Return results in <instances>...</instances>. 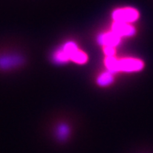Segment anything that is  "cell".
Segmentation results:
<instances>
[{
	"label": "cell",
	"mask_w": 153,
	"mask_h": 153,
	"mask_svg": "<svg viewBox=\"0 0 153 153\" xmlns=\"http://www.w3.org/2000/svg\"><path fill=\"white\" fill-rule=\"evenodd\" d=\"M104 62L108 71L112 73L118 72V59L116 57H106Z\"/></svg>",
	"instance_id": "cell-7"
},
{
	"label": "cell",
	"mask_w": 153,
	"mask_h": 153,
	"mask_svg": "<svg viewBox=\"0 0 153 153\" xmlns=\"http://www.w3.org/2000/svg\"><path fill=\"white\" fill-rule=\"evenodd\" d=\"M139 18V13L136 9L126 7L115 10L112 14V19L115 22L130 24L135 22Z\"/></svg>",
	"instance_id": "cell-1"
},
{
	"label": "cell",
	"mask_w": 153,
	"mask_h": 153,
	"mask_svg": "<svg viewBox=\"0 0 153 153\" xmlns=\"http://www.w3.org/2000/svg\"><path fill=\"white\" fill-rule=\"evenodd\" d=\"M143 68V62L140 60L133 57L118 60V72H138Z\"/></svg>",
	"instance_id": "cell-2"
},
{
	"label": "cell",
	"mask_w": 153,
	"mask_h": 153,
	"mask_svg": "<svg viewBox=\"0 0 153 153\" xmlns=\"http://www.w3.org/2000/svg\"><path fill=\"white\" fill-rule=\"evenodd\" d=\"M87 59L88 57L87 54L83 51L78 49L76 52L74 54L71 60L73 61L74 62L77 63V64H84V63L87 62Z\"/></svg>",
	"instance_id": "cell-8"
},
{
	"label": "cell",
	"mask_w": 153,
	"mask_h": 153,
	"mask_svg": "<svg viewBox=\"0 0 153 153\" xmlns=\"http://www.w3.org/2000/svg\"><path fill=\"white\" fill-rule=\"evenodd\" d=\"M111 31L119 37H131L135 33V29L130 24L114 22L111 26Z\"/></svg>",
	"instance_id": "cell-3"
},
{
	"label": "cell",
	"mask_w": 153,
	"mask_h": 153,
	"mask_svg": "<svg viewBox=\"0 0 153 153\" xmlns=\"http://www.w3.org/2000/svg\"><path fill=\"white\" fill-rule=\"evenodd\" d=\"M114 73L109 71L101 73L97 78V82L99 86H108L114 81Z\"/></svg>",
	"instance_id": "cell-5"
},
{
	"label": "cell",
	"mask_w": 153,
	"mask_h": 153,
	"mask_svg": "<svg viewBox=\"0 0 153 153\" xmlns=\"http://www.w3.org/2000/svg\"><path fill=\"white\" fill-rule=\"evenodd\" d=\"M104 53L106 55V57H112L114 56L116 50H115L114 47L105 46L104 47Z\"/></svg>",
	"instance_id": "cell-9"
},
{
	"label": "cell",
	"mask_w": 153,
	"mask_h": 153,
	"mask_svg": "<svg viewBox=\"0 0 153 153\" xmlns=\"http://www.w3.org/2000/svg\"><path fill=\"white\" fill-rule=\"evenodd\" d=\"M57 140L61 142H64L68 138L69 135H70V128L67 124H60L57 128Z\"/></svg>",
	"instance_id": "cell-6"
},
{
	"label": "cell",
	"mask_w": 153,
	"mask_h": 153,
	"mask_svg": "<svg viewBox=\"0 0 153 153\" xmlns=\"http://www.w3.org/2000/svg\"><path fill=\"white\" fill-rule=\"evenodd\" d=\"M120 40H121V38L112 31L101 34L97 38L98 43L104 47L111 46L115 48L119 45Z\"/></svg>",
	"instance_id": "cell-4"
}]
</instances>
